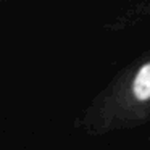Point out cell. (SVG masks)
<instances>
[{
  "mask_svg": "<svg viewBox=\"0 0 150 150\" xmlns=\"http://www.w3.org/2000/svg\"><path fill=\"white\" fill-rule=\"evenodd\" d=\"M132 94L137 100H150V62L142 65L132 81Z\"/></svg>",
  "mask_w": 150,
  "mask_h": 150,
  "instance_id": "cell-1",
  "label": "cell"
}]
</instances>
